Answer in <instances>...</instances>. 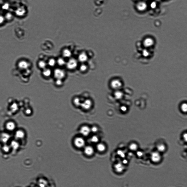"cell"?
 <instances>
[{
    "label": "cell",
    "mask_w": 187,
    "mask_h": 187,
    "mask_svg": "<svg viewBox=\"0 0 187 187\" xmlns=\"http://www.w3.org/2000/svg\"><path fill=\"white\" fill-rule=\"evenodd\" d=\"M16 123L13 120H8L4 124L5 131L9 133L15 132L16 130Z\"/></svg>",
    "instance_id": "cell-1"
},
{
    "label": "cell",
    "mask_w": 187,
    "mask_h": 187,
    "mask_svg": "<svg viewBox=\"0 0 187 187\" xmlns=\"http://www.w3.org/2000/svg\"><path fill=\"white\" fill-rule=\"evenodd\" d=\"M12 139L11 134L5 131L1 132L0 134V143L1 144H8Z\"/></svg>",
    "instance_id": "cell-2"
},
{
    "label": "cell",
    "mask_w": 187,
    "mask_h": 187,
    "mask_svg": "<svg viewBox=\"0 0 187 187\" xmlns=\"http://www.w3.org/2000/svg\"><path fill=\"white\" fill-rule=\"evenodd\" d=\"M54 78L55 79H64L66 76L65 71L60 68H57L53 72Z\"/></svg>",
    "instance_id": "cell-3"
},
{
    "label": "cell",
    "mask_w": 187,
    "mask_h": 187,
    "mask_svg": "<svg viewBox=\"0 0 187 187\" xmlns=\"http://www.w3.org/2000/svg\"><path fill=\"white\" fill-rule=\"evenodd\" d=\"M77 61L74 58L70 59L66 64V67L70 70H73L76 68L77 66Z\"/></svg>",
    "instance_id": "cell-4"
},
{
    "label": "cell",
    "mask_w": 187,
    "mask_h": 187,
    "mask_svg": "<svg viewBox=\"0 0 187 187\" xmlns=\"http://www.w3.org/2000/svg\"><path fill=\"white\" fill-rule=\"evenodd\" d=\"M147 4L144 1H137L136 5V8L137 10L140 12L145 11L147 8Z\"/></svg>",
    "instance_id": "cell-5"
},
{
    "label": "cell",
    "mask_w": 187,
    "mask_h": 187,
    "mask_svg": "<svg viewBox=\"0 0 187 187\" xmlns=\"http://www.w3.org/2000/svg\"><path fill=\"white\" fill-rule=\"evenodd\" d=\"M74 143L76 147L81 148L85 147V141L83 137H78L75 139Z\"/></svg>",
    "instance_id": "cell-6"
},
{
    "label": "cell",
    "mask_w": 187,
    "mask_h": 187,
    "mask_svg": "<svg viewBox=\"0 0 187 187\" xmlns=\"http://www.w3.org/2000/svg\"><path fill=\"white\" fill-rule=\"evenodd\" d=\"M110 85L113 89L118 90L121 87L122 84L121 82L119 80L115 79L112 81L110 83Z\"/></svg>",
    "instance_id": "cell-7"
},
{
    "label": "cell",
    "mask_w": 187,
    "mask_h": 187,
    "mask_svg": "<svg viewBox=\"0 0 187 187\" xmlns=\"http://www.w3.org/2000/svg\"><path fill=\"white\" fill-rule=\"evenodd\" d=\"M80 132L84 137H87L91 132V128L87 126H83L80 129Z\"/></svg>",
    "instance_id": "cell-8"
},
{
    "label": "cell",
    "mask_w": 187,
    "mask_h": 187,
    "mask_svg": "<svg viewBox=\"0 0 187 187\" xmlns=\"http://www.w3.org/2000/svg\"><path fill=\"white\" fill-rule=\"evenodd\" d=\"M1 150L3 154H8L10 153L12 150L9 144H1Z\"/></svg>",
    "instance_id": "cell-9"
},
{
    "label": "cell",
    "mask_w": 187,
    "mask_h": 187,
    "mask_svg": "<svg viewBox=\"0 0 187 187\" xmlns=\"http://www.w3.org/2000/svg\"><path fill=\"white\" fill-rule=\"evenodd\" d=\"M8 144L11 148L12 151L17 150L19 147V143L16 139H12Z\"/></svg>",
    "instance_id": "cell-10"
},
{
    "label": "cell",
    "mask_w": 187,
    "mask_h": 187,
    "mask_svg": "<svg viewBox=\"0 0 187 187\" xmlns=\"http://www.w3.org/2000/svg\"><path fill=\"white\" fill-rule=\"evenodd\" d=\"M92 105V102L91 100H86L81 103V106L83 109L88 110L91 108Z\"/></svg>",
    "instance_id": "cell-11"
},
{
    "label": "cell",
    "mask_w": 187,
    "mask_h": 187,
    "mask_svg": "<svg viewBox=\"0 0 187 187\" xmlns=\"http://www.w3.org/2000/svg\"><path fill=\"white\" fill-rule=\"evenodd\" d=\"M42 74L44 78L48 79L51 76L53 72L50 69L46 67L42 70Z\"/></svg>",
    "instance_id": "cell-12"
},
{
    "label": "cell",
    "mask_w": 187,
    "mask_h": 187,
    "mask_svg": "<svg viewBox=\"0 0 187 187\" xmlns=\"http://www.w3.org/2000/svg\"><path fill=\"white\" fill-rule=\"evenodd\" d=\"M84 152L85 154L88 156H91L94 154V149L91 146L88 145L85 147Z\"/></svg>",
    "instance_id": "cell-13"
},
{
    "label": "cell",
    "mask_w": 187,
    "mask_h": 187,
    "mask_svg": "<svg viewBox=\"0 0 187 187\" xmlns=\"http://www.w3.org/2000/svg\"><path fill=\"white\" fill-rule=\"evenodd\" d=\"M15 139H18L23 138L24 137V133L21 130H16L15 131Z\"/></svg>",
    "instance_id": "cell-14"
},
{
    "label": "cell",
    "mask_w": 187,
    "mask_h": 187,
    "mask_svg": "<svg viewBox=\"0 0 187 187\" xmlns=\"http://www.w3.org/2000/svg\"><path fill=\"white\" fill-rule=\"evenodd\" d=\"M18 66L20 69H25L29 67V64L28 62L25 60H22L19 62Z\"/></svg>",
    "instance_id": "cell-15"
},
{
    "label": "cell",
    "mask_w": 187,
    "mask_h": 187,
    "mask_svg": "<svg viewBox=\"0 0 187 187\" xmlns=\"http://www.w3.org/2000/svg\"><path fill=\"white\" fill-rule=\"evenodd\" d=\"M151 159L153 162H158L160 160L161 156L158 153L154 152L152 154Z\"/></svg>",
    "instance_id": "cell-16"
},
{
    "label": "cell",
    "mask_w": 187,
    "mask_h": 187,
    "mask_svg": "<svg viewBox=\"0 0 187 187\" xmlns=\"http://www.w3.org/2000/svg\"><path fill=\"white\" fill-rule=\"evenodd\" d=\"M62 55L65 58L70 57L72 55V53L70 50L67 49H64L62 52Z\"/></svg>",
    "instance_id": "cell-17"
},
{
    "label": "cell",
    "mask_w": 187,
    "mask_h": 187,
    "mask_svg": "<svg viewBox=\"0 0 187 187\" xmlns=\"http://www.w3.org/2000/svg\"><path fill=\"white\" fill-rule=\"evenodd\" d=\"M98 150L100 152H103L106 150V147L104 144L102 143L98 144L96 146Z\"/></svg>",
    "instance_id": "cell-18"
},
{
    "label": "cell",
    "mask_w": 187,
    "mask_h": 187,
    "mask_svg": "<svg viewBox=\"0 0 187 187\" xmlns=\"http://www.w3.org/2000/svg\"><path fill=\"white\" fill-rule=\"evenodd\" d=\"M115 169L117 172H121L124 169L123 166L121 163H119L116 164L115 166Z\"/></svg>",
    "instance_id": "cell-19"
},
{
    "label": "cell",
    "mask_w": 187,
    "mask_h": 187,
    "mask_svg": "<svg viewBox=\"0 0 187 187\" xmlns=\"http://www.w3.org/2000/svg\"><path fill=\"white\" fill-rule=\"evenodd\" d=\"M87 55L84 53H82L79 55V60L81 62H84L87 60Z\"/></svg>",
    "instance_id": "cell-20"
},
{
    "label": "cell",
    "mask_w": 187,
    "mask_h": 187,
    "mask_svg": "<svg viewBox=\"0 0 187 187\" xmlns=\"http://www.w3.org/2000/svg\"><path fill=\"white\" fill-rule=\"evenodd\" d=\"M54 84L57 87H62L64 84V80L61 79H55Z\"/></svg>",
    "instance_id": "cell-21"
},
{
    "label": "cell",
    "mask_w": 187,
    "mask_h": 187,
    "mask_svg": "<svg viewBox=\"0 0 187 187\" xmlns=\"http://www.w3.org/2000/svg\"><path fill=\"white\" fill-rule=\"evenodd\" d=\"M38 64V67L42 70L46 68L47 65V63L43 60H40L39 61Z\"/></svg>",
    "instance_id": "cell-22"
},
{
    "label": "cell",
    "mask_w": 187,
    "mask_h": 187,
    "mask_svg": "<svg viewBox=\"0 0 187 187\" xmlns=\"http://www.w3.org/2000/svg\"><path fill=\"white\" fill-rule=\"evenodd\" d=\"M57 63L59 66H63L66 64V62L64 59L62 58H59L56 61Z\"/></svg>",
    "instance_id": "cell-23"
},
{
    "label": "cell",
    "mask_w": 187,
    "mask_h": 187,
    "mask_svg": "<svg viewBox=\"0 0 187 187\" xmlns=\"http://www.w3.org/2000/svg\"><path fill=\"white\" fill-rule=\"evenodd\" d=\"M56 63V61L55 59L51 58L49 59L47 64L50 67H54L55 66Z\"/></svg>",
    "instance_id": "cell-24"
},
{
    "label": "cell",
    "mask_w": 187,
    "mask_h": 187,
    "mask_svg": "<svg viewBox=\"0 0 187 187\" xmlns=\"http://www.w3.org/2000/svg\"><path fill=\"white\" fill-rule=\"evenodd\" d=\"M73 103L76 106H81V103L80 99L78 97L75 98L73 100Z\"/></svg>",
    "instance_id": "cell-25"
},
{
    "label": "cell",
    "mask_w": 187,
    "mask_h": 187,
    "mask_svg": "<svg viewBox=\"0 0 187 187\" xmlns=\"http://www.w3.org/2000/svg\"><path fill=\"white\" fill-rule=\"evenodd\" d=\"M115 97L117 99H120L123 96V93L121 92L117 91L115 93Z\"/></svg>",
    "instance_id": "cell-26"
},
{
    "label": "cell",
    "mask_w": 187,
    "mask_h": 187,
    "mask_svg": "<svg viewBox=\"0 0 187 187\" xmlns=\"http://www.w3.org/2000/svg\"><path fill=\"white\" fill-rule=\"evenodd\" d=\"M99 141V139L97 136L96 135L93 136L91 137V141L93 143H97Z\"/></svg>",
    "instance_id": "cell-27"
},
{
    "label": "cell",
    "mask_w": 187,
    "mask_h": 187,
    "mask_svg": "<svg viewBox=\"0 0 187 187\" xmlns=\"http://www.w3.org/2000/svg\"><path fill=\"white\" fill-rule=\"evenodd\" d=\"M24 113L25 115H29L31 114L32 113V110L30 108H26L25 110Z\"/></svg>",
    "instance_id": "cell-28"
},
{
    "label": "cell",
    "mask_w": 187,
    "mask_h": 187,
    "mask_svg": "<svg viewBox=\"0 0 187 187\" xmlns=\"http://www.w3.org/2000/svg\"><path fill=\"white\" fill-rule=\"evenodd\" d=\"M158 150L161 152H163L165 150V147L163 144H161L158 146Z\"/></svg>",
    "instance_id": "cell-29"
},
{
    "label": "cell",
    "mask_w": 187,
    "mask_h": 187,
    "mask_svg": "<svg viewBox=\"0 0 187 187\" xmlns=\"http://www.w3.org/2000/svg\"><path fill=\"white\" fill-rule=\"evenodd\" d=\"M181 109L183 112H186L187 110V105L186 103L183 104L181 106Z\"/></svg>",
    "instance_id": "cell-30"
},
{
    "label": "cell",
    "mask_w": 187,
    "mask_h": 187,
    "mask_svg": "<svg viewBox=\"0 0 187 187\" xmlns=\"http://www.w3.org/2000/svg\"><path fill=\"white\" fill-rule=\"evenodd\" d=\"M130 149L132 150H135L137 148V146L136 144H131L130 146Z\"/></svg>",
    "instance_id": "cell-31"
},
{
    "label": "cell",
    "mask_w": 187,
    "mask_h": 187,
    "mask_svg": "<svg viewBox=\"0 0 187 187\" xmlns=\"http://www.w3.org/2000/svg\"><path fill=\"white\" fill-rule=\"evenodd\" d=\"M91 132H92L93 133H96L98 132V129L96 126H93L91 128Z\"/></svg>",
    "instance_id": "cell-32"
},
{
    "label": "cell",
    "mask_w": 187,
    "mask_h": 187,
    "mask_svg": "<svg viewBox=\"0 0 187 187\" xmlns=\"http://www.w3.org/2000/svg\"><path fill=\"white\" fill-rule=\"evenodd\" d=\"M87 69V66L85 65H84V64L81 65L80 66V70L81 71H83V72H84V71H86Z\"/></svg>",
    "instance_id": "cell-33"
},
{
    "label": "cell",
    "mask_w": 187,
    "mask_h": 187,
    "mask_svg": "<svg viewBox=\"0 0 187 187\" xmlns=\"http://www.w3.org/2000/svg\"><path fill=\"white\" fill-rule=\"evenodd\" d=\"M6 18L8 20H11L12 18V15L11 13H8L6 15Z\"/></svg>",
    "instance_id": "cell-34"
},
{
    "label": "cell",
    "mask_w": 187,
    "mask_h": 187,
    "mask_svg": "<svg viewBox=\"0 0 187 187\" xmlns=\"http://www.w3.org/2000/svg\"><path fill=\"white\" fill-rule=\"evenodd\" d=\"M118 153V154L119 155L121 156V157H125V155L124 154V153H123V152H122V151L121 150H118L117 152Z\"/></svg>",
    "instance_id": "cell-35"
},
{
    "label": "cell",
    "mask_w": 187,
    "mask_h": 187,
    "mask_svg": "<svg viewBox=\"0 0 187 187\" xmlns=\"http://www.w3.org/2000/svg\"><path fill=\"white\" fill-rule=\"evenodd\" d=\"M4 18L3 16H0V24H2L4 22Z\"/></svg>",
    "instance_id": "cell-36"
},
{
    "label": "cell",
    "mask_w": 187,
    "mask_h": 187,
    "mask_svg": "<svg viewBox=\"0 0 187 187\" xmlns=\"http://www.w3.org/2000/svg\"><path fill=\"white\" fill-rule=\"evenodd\" d=\"M121 109L122 111L124 112L127 111V108L125 106H123L121 107Z\"/></svg>",
    "instance_id": "cell-37"
},
{
    "label": "cell",
    "mask_w": 187,
    "mask_h": 187,
    "mask_svg": "<svg viewBox=\"0 0 187 187\" xmlns=\"http://www.w3.org/2000/svg\"><path fill=\"white\" fill-rule=\"evenodd\" d=\"M8 4H5V5L3 6V8H4V9H7L8 8Z\"/></svg>",
    "instance_id": "cell-38"
},
{
    "label": "cell",
    "mask_w": 187,
    "mask_h": 187,
    "mask_svg": "<svg viewBox=\"0 0 187 187\" xmlns=\"http://www.w3.org/2000/svg\"><path fill=\"white\" fill-rule=\"evenodd\" d=\"M138 154L139 155H141L142 154H141V153L140 152H139V154Z\"/></svg>",
    "instance_id": "cell-39"
},
{
    "label": "cell",
    "mask_w": 187,
    "mask_h": 187,
    "mask_svg": "<svg viewBox=\"0 0 187 187\" xmlns=\"http://www.w3.org/2000/svg\"><path fill=\"white\" fill-rule=\"evenodd\" d=\"M123 163H127V161L126 160L124 161H123Z\"/></svg>",
    "instance_id": "cell-40"
},
{
    "label": "cell",
    "mask_w": 187,
    "mask_h": 187,
    "mask_svg": "<svg viewBox=\"0 0 187 187\" xmlns=\"http://www.w3.org/2000/svg\"><path fill=\"white\" fill-rule=\"evenodd\" d=\"M1 132V131H0V134Z\"/></svg>",
    "instance_id": "cell-41"
},
{
    "label": "cell",
    "mask_w": 187,
    "mask_h": 187,
    "mask_svg": "<svg viewBox=\"0 0 187 187\" xmlns=\"http://www.w3.org/2000/svg\"></svg>",
    "instance_id": "cell-42"
}]
</instances>
